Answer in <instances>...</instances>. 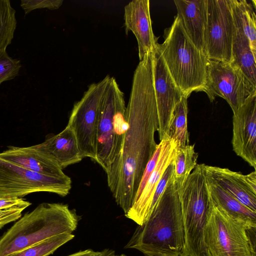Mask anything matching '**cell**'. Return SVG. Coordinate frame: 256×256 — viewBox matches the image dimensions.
I'll use <instances>...</instances> for the list:
<instances>
[{"instance_id":"6da1fadb","label":"cell","mask_w":256,"mask_h":256,"mask_svg":"<svg viewBox=\"0 0 256 256\" xmlns=\"http://www.w3.org/2000/svg\"><path fill=\"white\" fill-rule=\"evenodd\" d=\"M128 128L120 152L106 173L110 191L124 215L132 206L146 166L158 144V116L154 86L153 56L147 54L134 72L126 110Z\"/></svg>"},{"instance_id":"7a4b0ae2","label":"cell","mask_w":256,"mask_h":256,"mask_svg":"<svg viewBox=\"0 0 256 256\" xmlns=\"http://www.w3.org/2000/svg\"><path fill=\"white\" fill-rule=\"evenodd\" d=\"M145 256H184L185 234L178 188L173 176L148 220L124 247Z\"/></svg>"},{"instance_id":"3957f363","label":"cell","mask_w":256,"mask_h":256,"mask_svg":"<svg viewBox=\"0 0 256 256\" xmlns=\"http://www.w3.org/2000/svg\"><path fill=\"white\" fill-rule=\"evenodd\" d=\"M80 219L67 204H40L2 236L0 256H8L56 236L72 234Z\"/></svg>"},{"instance_id":"277c9868","label":"cell","mask_w":256,"mask_h":256,"mask_svg":"<svg viewBox=\"0 0 256 256\" xmlns=\"http://www.w3.org/2000/svg\"><path fill=\"white\" fill-rule=\"evenodd\" d=\"M164 36V42L157 46L183 96L188 98L193 92H204L208 59L190 40L178 15Z\"/></svg>"},{"instance_id":"5b68a950","label":"cell","mask_w":256,"mask_h":256,"mask_svg":"<svg viewBox=\"0 0 256 256\" xmlns=\"http://www.w3.org/2000/svg\"><path fill=\"white\" fill-rule=\"evenodd\" d=\"M204 166L198 164L178 188L185 234L184 256H210L205 232L213 203Z\"/></svg>"},{"instance_id":"8992f818","label":"cell","mask_w":256,"mask_h":256,"mask_svg":"<svg viewBox=\"0 0 256 256\" xmlns=\"http://www.w3.org/2000/svg\"><path fill=\"white\" fill-rule=\"evenodd\" d=\"M124 94L111 77L100 106L95 161L106 173L118 156L128 128Z\"/></svg>"},{"instance_id":"52a82bcc","label":"cell","mask_w":256,"mask_h":256,"mask_svg":"<svg viewBox=\"0 0 256 256\" xmlns=\"http://www.w3.org/2000/svg\"><path fill=\"white\" fill-rule=\"evenodd\" d=\"M110 78L107 76L98 82L90 84L82 98L74 104L67 125L74 130L84 158L96 159L98 114Z\"/></svg>"},{"instance_id":"ba28073f","label":"cell","mask_w":256,"mask_h":256,"mask_svg":"<svg viewBox=\"0 0 256 256\" xmlns=\"http://www.w3.org/2000/svg\"><path fill=\"white\" fill-rule=\"evenodd\" d=\"M72 180L67 175L53 177L35 172L0 158V198H20L36 192L67 196Z\"/></svg>"},{"instance_id":"9c48e42d","label":"cell","mask_w":256,"mask_h":256,"mask_svg":"<svg viewBox=\"0 0 256 256\" xmlns=\"http://www.w3.org/2000/svg\"><path fill=\"white\" fill-rule=\"evenodd\" d=\"M246 229L213 203L205 232V242L210 256H256Z\"/></svg>"},{"instance_id":"30bf717a","label":"cell","mask_w":256,"mask_h":256,"mask_svg":"<svg viewBox=\"0 0 256 256\" xmlns=\"http://www.w3.org/2000/svg\"><path fill=\"white\" fill-rule=\"evenodd\" d=\"M204 54L209 60L231 64L234 18L231 0H207Z\"/></svg>"},{"instance_id":"8fae6325","label":"cell","mask_w":256,"mask_h":256,"mask_svg":"<svg viewBox=\"0 0 256 256\" xmlns=\"http://www.w3.org/2000/svg\"><path fill=\"white\" fill-rule=\"evenodd\" d=\"M254 87L240 68L231 64L208 60L206 88L210 102L224 99L234 113L254 91Z\"/></svg>"},{"instance_id":"7c38bea8","label":"cell","mask_w":256,"mask_h":256,"mask_svg":"<svg viewBox=\"0 0 256 256\" xmlns=\"http://www.w3.org/2000/svg\"><path fill=\"white\" fill-rule=\"evenodd\" d=\"M157 44L152 51L153 78L160 141L169 138L174 110L183 95L172 77Z\"/></svg>"},{"instance_id":"4fadbf2b","label":"cell","mask_w":256,"mask_h":256,"mask_svg":"<svg viewBox=\"0 0 256 256\" xmlns=\"http://www.w3.org/2000/svg\"><path fill=\"white\" fill-rule=\"evenodd\" d=\"M232 125L234 151L256 170V90L234 113Z\"/></svg>"},{"instance_id":"5bb4252c","label":"cell","mask_w":256,"mask_h":256,"mask_svg":"<svg viewBox=\"0 0 256 256\" xmlns=\"http://www.w3.org/2000/svg\"><path fill=\"white\" fill-rule=\"evenodd\" d=\"M160 141L162 146L157 164L140 197L124 215L138 225L143 224L151 214L152 200L156 186L176 156V144L172 139L169 138Z\"/></svg>"},{"instance_id":"9a60e30c","label":"cell","mask_w":256,"mask_h":256,"mask_svg":"<svg viewBox=\"0 0 256 256\" xmlns=\"http://www.w3.org/2000/svg\"><path fill=\"white\" fill-rule=\"evenodd\" d=\"M126 31H131L138 45L140 61L152 52L158 43L154 34L150 11L149 0H134L124 8Z\"/></svg>"},{"instance_id":"2e32d148","label":"cell","mask_w":256,"mask_h":256,"mask_svg":"<svg viewBox=\"0 0 256 256\" xmlns=\"http://www.w3.org/2000/svg\"><path fill=\"white\" fill-rule=\"evenodd\" d=\"M0 158L45 176L58 178L66 176L54 157L38 144L28 147L8 146L0 153Z\"/></svg>"},{"instance_id":"e0dca14e","label":"cell","mask_w":256,"mask_h":256,"mask_svg":"<svg viewBox=\"0 0 256 256\" xmlns=\"http://www.w3.org/2000/svg\"><path fill=\"white\" fill-rule=\"evenodd\" d=\"M178 11L187 35L204 54V34L207 22V0H174Z\"/></svg>"},{"instance_id":"ac0fdd59","label":"cell","mask_w":256,"mask_h":256,"mask_svg":"<svg viewBox=\"0 0 256 256\" xmlns=\"http://www.w3.org/2000/svg\"><path fill=\"white\" fill-rule=\"evenodd\" d=\"M204 168L206 175L218 185L248 208L256 212V192L250 187L247 174L205 164Z\"/></svg>"},{"instance_id":"d6986e66","label":"cell","mask_w":256,"mask_h":256,"mask_svg":"<svg viewBox=\"0 0 256 256\" xmlns=\"http://www.w3.org/2000/svg\"><path fill=\"white\" fill-rule=\"evenodd\" d=\"M38 144L54 157L62 169L79 162L84 158L76 134L72 128L68 125L61 132L48 136L44 142Z\"/></svg>"},{"instance_id":"ffe728a7","label":"cell","mask_w":256,"mask_h":256,"mask_svg":"<svg viewBox=\"0 0 256 256\" xmlns=\"http://www.w3.org/2000/svg\"><path fill=\"white\" fill-rule=\"evenodd\" d=\"M206 176L210 196L213 203L230 218L244 225L246 228L256 227L254 212Z\"/></svg>"},{"instance_id":"44dd1931","label":"cell","mask_w":256,"mask_h":256,"mask_svg":"<svg viewBox=\"0 0 256 256\" xmlns=\"http://www.w3.org/2000/svg\"><path fill=\"white\" fill-rule=\"evenodd\" d=\"M234 24L231 64L240 68L256 88V56L250 49L248 39L234 19Z\"/></svg>"},{"instance_id":"7402d4cb","label":"cell","mask_w":256,"mask_h":256,"mask_svg":"<svg viewBox=\"0 0 256 256\" xmlns=\"http://www.w3.org/2000/svg\"><path fill=\"white\" fill-rule=\"evenodd\" d=\"M252 2L246 0H231L234 19L248 39L250 49L256 56V1L252 0Z\"/></svg>"},{"instance_id":"603a6c76","label":"cell","mask_w":256,"mask_h":256,"mask_svg":"<svg viewBox=\"0 0 256 256\" xmlns=\"http://www.w3.org/2000/svg\"><path fill=\"white\" fill-rule=\"evenodd\" d=\"M198 156L194 150V144L176 146V156L172 162L174 166L173 181L178 188L198 164Z\"/></svg>"},{"instance_id":"cb8c5ba5","label":"cell","mask_w":256,"mask_h":256,"mask_svg":"<svg viewBox=\"0 0 256 256\" xmlns=\"http://www.w3.org/2000/svg\"><path fill=\"white\" fill-rule=\"evenodd\" d=\"M183 96L176 104L169 130V138L172 139L176 146L189 144V134L188 130V102Z\"/></svg>"},{"instance_id":"d4e9b609","label":"cell","mask_w":256,"mask_h":256,"mask_svg":"<svg viewBox=\"0 0 256 256\" xmlns=\"http://www.w3.org/2000/svg\"><path fill=\"white\" fill-rule=\"evenodd\" d=\"M9 0H0V52L6 50L14 38L17 21Z\"/></svg>"},{"instance_id":"484cf974","label":"cell","mask_w":256,"mask_h":256,"mask_svg":"<svg viewBox=\"0 0 256 256\" xmlns=\"http://www.w3.org/2000/svg\"><path fill=\"white\" fill-rule=\"evenodd\" d=\"M74 238L73 234H62L8 256H48Z\"/></svg>"},{"instance_id":"4316f807","label":"cell","mask_w":256,"mask_h":256,"mask_svg":"<svg viewBox=\"0 0 256 256\" xmlns=\"http://www.w3.org/2000/svg\"><path fill=\"white\" fill-rule=\"evenodd\" d=\"M21 67L20 60L10 56L6 50L0 52V85L18 76Z\"/></svg>"},{"instance_id":"83f0119b","label":"cell","mask_w":256,"mask_h":256,"mask_svg":"<svg viewBox=\"0 0 256 256\" xmlns=\"http://www.w3.org/2000/svg\"><path fill=\"white\" fill-rule=\"evenodd\" d=\"M62 2L63 0H22L20 6L24 10L25 14H27L38 8L58 9Z\"/></svg>"},{"instance_id":"f1b7e54d","label":"cell","mask_w":256,"mask_h":256,"mask_svg":"<svg viewBox=\"0 0 256 256\" xmlns=\"http://www.w3.org/2000/svg\"><path fill=\"white\" fill-rule=\"evenodd\" d=\"M162 142L160 141V142L158 144L156 148L154 154L146 166L142 176V177L138 188L133 203L136 201L140 197L148 178H150L151 174L152 173L157 164L162 148Z\"/></svg>"},{"instance_id":"f546056e","label":"cell","mask_w":256,"mask_h":256,"mask_svg":"<svg viewBox=\"0 0 256 256\" xmlns=\"http://www.w3.org/2000/svg\"><path fill=\"white\" fill-rule=\"evenodd\" d=\"M31 203L20 198H0V210L20 208L24 210Z\"/></svg>"},{"instance_id":"4dcf8cb0","label":"cell","mask_w":256,"mask_h":256,"mask_svg":"<svg viewBox=\"0 0 256 256\" xmlns=\"http://www.w3.org/2000/svg\"><path fill=\"white\" fill-rule=\"evenodd\" d=\"M23 210L20 208L0 210V228L8 223L20 219Z\"/></svg>"},{"instance_id":"1f68e13d","label":"cell","mask_w":256,"mask_h":256,"mask_svg":"<svg viewBox=\"0 0 256 256\" xmlns=\"http://www.w3.org/2000/svg\"><path fill=\"white\" fill-rule=\"evenodd\" d=\"M100 251H95L90 248L80 250L66 256H98Z\"/></svg>"},{"instance_id":"d6a6232c","label":"cell","mask_w":256,"mask_h":256,"mask_svg":"<svg viewBox=\"0 0 256 256\" xmlns=\"http://www.w3.org/2000/svg\"><path fill=\"white\" fill-rule=\"evenodd\" d=\"M116 256H127L126 254H121L119 255H116Z\"/></svg>"}]
</instances>
